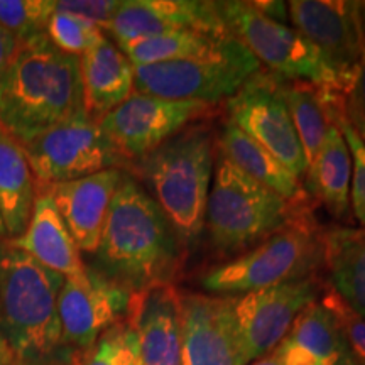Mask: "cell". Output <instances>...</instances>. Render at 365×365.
Here are the masks:
<instances>
[{"instance_id":"d6a6232c","label":"cell","mask_w":365,"mask_h":365,"mask_svg":"<svg viewBox=\"0 0 365 365\" xmlns=\"http://www.w3.org/2000/svg\"><path fill=\"white\" fill-rule=\"evenodd\" d=\"M118 7H120L118 0H63V2L54 0L56 11L70 12L78 17H83V19L102 27L105 33H107V27L113 19V16H115Z\"/></svg>"},{"instance_id":"74e56055","label":"cell","mask_w":365,"mask_h":365,"mask_svg":"<svg viewBox=\"0 0 365 365\" xmlns=\"http://www.w3.org/2000/svg\"><path fill=\"white\" fill-rule=\"evenodd\" d=\"M24 362L19 359V355L16 354V350L12 349L6 336L0 333V365H22Z\"/></svg>"},{"instance_id":"5b68a950","label":"cell","mask_w":365,"mask_h":365,"mask_svg":"<svg viewBox=\"0 0 365 365\" xmlns=\"http://www.w3.org/2000/svg\"><path fill=\"white\" fill-rule=\"evenodd\" d=\"M63 282L61 274L0 240V333L26 365L63 345L58 314Z\"/></svg>"},{"instance_id":"9c48e42d","label":"cell","mask_w":365,"mask_h":365,"mask_svg":"<svg viewBox=\"0 0 365 365\" xmlns=\"http://www.w3.org/2000/svg\"><path fill=\"white\" fill-rule=\"evenodd\" d=\"M36 188L120 170L127 161L85 112L58 122L24 144Z\"/></svg>"},{"instance_id":"9a60e30c","label":"cell","mask_w":365,"mask_h":365,"mask_svg":"<svg viewBox=\"0 0 365 365\" xmlns=\"http://www.w3.org/2000/svg\"><path fill=\"white\" fill-rule=\"evenodd\" d=\"M181 365H245L234 296L181 294Z\"/></svg>"},{"instance_id":"44dd1931","label":"cell","mask_w":365,"mask_h":365,"mask_svg":"<svg viewBox=\"0 0 365 365\" xmlns=\"http://www.w3.org/2000/svg\"><path fill=\"white\" fill-rule=\"evenodd\" d=\"M36 200V181L24 144L0 122V215L9 239L26 230Z\"/></svg>"},{"instance_id":"b9f144b4","label":"cell","mask_w":365,"mask_h":365,"mask_svg":"<svg viewBox=\"0 0 365 365\" xmlns=\"http://www.w3.org/2000/svg\"><path fill=\"white\" fill-rule=\"evenodd\" d=\"M6 237H7V230H6V225H4L2 215H0V240L6 239Z\"/></svg>"},{"instance_id":"f546056e","label":"cell","mask_w":365,"mask_h":365,"mask_svg":"<svg viewBox=\"0 0 365 365\" xmlns=\"http://www.w3.org/2000/svg\"><path fill=\"white\" fill-rule=\"evenodd\" d=\"M319 293V303L331 314L346 352L355 365H365V318L360 317L330 284L322 287Z\"/></svg>"},{"instance_id":"ee69618b","label":"cell","mask_w":365,"mask_h":365,"mask_svg":"<svg viewBox=\"0 0 365 365\" xmlns=\"http://www.w3.org/2000/svg\"><path fill=\"white\" fill-rule=\"evenodd\" d=\"M22 365H26V364H22Z\"/></svg>"},{"instance_id":"3957f363","label":"cell","mask_w":365,"mask_h":365,"mask_svg":"<svg viewBox=\"0 0 365 365\" xmlns=\"http://www.w3.org/2000/svg\"><path fill=\"white\" fill-rule=\"evenodd\" d=\"M181 244L193 245L205 228L215 140L203 122L185 127L134 164Z\"/></svg>"},{"instance_id":"e0dca14e","label":"cell","mask_w":365,"mask_h":365,"mask_svg":"<svg viewBox=\"0 0 365 365\" xmlns=\"http://www.w3.org/2000/svg\"><path fill=\"white\" fill-rule=\"evenodd\" d=\"M124 322L139 365H181V293L175 286L130 293Z\"/></svg>"},{"instance_id":"1f68e13d","label":"cell","mask_w":365,"mask_h":365,"mask_svg":"<svg viewBox=\"0 0 365 365\" xmlns=\"http://www.w3.org/2000/svg\"><path fill=\"white\" fill-rule=\"evenodd\" d=\"M346 100V98H345ZM333 124L339 127L352 156V181H350V210L360 227L365 228V144L350 124L345 102L333 112Z\"/></svg>"},{"instance_id":"7bdbcfd3","label":"cell","mask_w":365,"mask_h":365,"mask_svg":"<svg viewBox=\"0 0 365 365\" xmlns=\"http://www.w3.org/2000/svg\"><path fill=\"white\" fill-rule=\"evenodd\" d=\"M65 365H76V360H75V354H73V355H71V357H70V360H68V362H66Z\"/></svg>"},{"instance_id":"d4e9b609","label":"cell","mask_w":365,"mask_h":365,"mask_svg":"<svg viewBox=\"0 0 365 365\" xmlns=\"http://www.w3.org/2000/svg\"><path fill=\"white\" fill-rule=\"evenodd\" d=\"M279 90L303 148L308 170L325 140L327 130L333 124V112L346 97L336 91L282 78H279Z\"/></svg>"},{"instance_id":"e575fe53","label":"cell","mask_w":365,"mask_h":365,"mask_svg":"<svg viewBox=\"0 0 365 365\" xmlns=\"http://www.w3.org/2000/svg\"><path fill=\"white\" fill-rule=\"evenodd\" d=\"M250 4H252L259 12L269 17V19L282 22V24H284V21H287V2H279V0H276V2H272V0L271 2H266V0H255V2Z\"/></svg>"},{"instance_id":"4316f807","label":"cell","mask_w":365,"mask_h":365,"mask_svg":"<svg viewBox=\"0 0 365 365\" xmlns=\"http://www.w3.org/2000/svg\"><path fill=\"white\" fill-rule=\"evenodd\" d=\"M284 340L308 352L318 365H335L349 354L331 314L322 307L319 301H313L303 308Z\"/></svg>"},{"instance_id":"f35d334b","label":"cell","mask_w":365,"mask_h":365,"mask_svg":"<svg viewBox=\"0 0 365 365\" xmlns=\"http://www.w3.org/2000/svg\"><path fill=\"white\" fill-rule=\"evenodd\" d=\"M247 365H282V364H281L279 355H277V352H276V349H274L271 354L264 355V357L254 360V362H250Z\"/></svg>"},{"instance_id":"ffe728a7","label":"cell","mask_w":365,"mask_h":365,"mask_svg":"<svg viewBox=\"0 0 365 365\" xmlns=\"http://www.w3.org/2000/svg\"><path fill=\"white\" fill-rule=\"evenodd\" d=\"M83 112L98 122L134 93V65L105 36L80 58Z\"/></svg>"},{"instance_id":"836d02e7","label":"cell","mask_w":365,"mask_h":365,"mask_svg":"<svg viewBox=\"0 0 365 365\" xmlns=\"http://www.w3.org/2000/svg\"><path fill=\"white\" fill-rule=\"evenodd\" d=\"M17 49V39L0 26V80L6 75L9 65H11L14 53Z\"/></svg>"},{"instance_id":"484cf974","label":"cell","mask_w":365,"mask_h":365,"mask_svg":"<svg viewBox=\"0 0 365 365\" xmlns=\"http://www.w3.org/2000/svg\"><path fill=\"white\" fill-rule=\"evenodd\" d=\"M234 36H213L205 33H170L135 41L122 51L134 66L158 65L180 59L208 56L225 49Z\"/></svg>"},{"instance_id":"6da1fadb","label":"cell","mask_w":365,"mask_h":365,"mask_svg":"<svg viewBox=\"0 0 365 365\" xmlns=\"http://www.w3.org/2000/svg\"><path fill=\"white\" fill-rule=\"evenodd\" d=\"M95 254V271L135 293L171 284L181 266V240L153 196L124 173Z\"/></svg>"},{"instance_id":"8992f818","label":"cell","mask_w":365,"mask_h":365,"mask_svg":"<svg viewBox=\"0 0 365 365\" xmlns=\"http://www.w3.org/2000/svg\"><path fill=\"white\" fill-rule=\"evenodd\" d=\"M228 33L240 41L254 58L272 75L287 81H299L341 95H350V86L339 71L323 58L294 27L272 21L250 2L227 0L215 2Z\"/></svg>"},{"instance_id":"5bb4252c","label":"cell","mask_w":365,"mask_h":365,"mask_svg":"<svg viewBox=\"0 0 365 365\" xmlns=\"http://www.w3.org/2000/svg\"><path fill=\"white\" fill-rule=\"evenodd\" d=\"M130 293L95 269L65 279L58 298L63 345L85 352L103 331L124 319Z\"/></svg>"},{"instance_id":"52a82bcc","label":"cell","mask_w":365,"mask_h":365,"mask_svg":"<svg viewBox=\"0 0 365 365\" xmlns=\"http://www.w3.org/2000/svg\"><path fill=\"white\" fill-rule=\"evenodd\" d=\"M317 257H322V240L312 217L213 267L202 277V286L215 296L247 294L308 277Z\"/></svg>"},{"instance_id":"ab89813d","label":"cell","mask_w":365,"mask_h":365,"mask_svg":"<svg viewBox=\"0 0 365 365\" xmlns=\"http://www.w3.org/2000/svg\"><path fill=\"white\" fill-rule=\"evenodd\" d=\"M357 11H359L360 26H362V31L365 34V0H364V2H357Z\"/></svg>"},{"instance_id":"cb8c5ba5","label":"cell","mask_w":365,"mask_h":365,"mask_svg":"<svg viewBox=\"0 0 365 365\" xmlns=\"http://www.w3.org/2000/svg\"><path fill=\"white\" fill-rule=\"evenodd\" d=\"M330 286L365 318V228L336 225L319 234Z\"/></svg>"},{"instance_id":"2e32d148","label":"cell","mask_w":365,"mask_h":365,"mask_svg":"<svg viewBox=\"0 0 365 365\" xmlns=\"http://www.w3.org/2000/svg\"><path fill=\"white\" fill-rule=\"evenodd\" d=\"M228 36L215 2L205 0H122L107 33L118 48L170 33Z\"/></svg>"},{"instance_id":"4fadbf2b","label":"cell","mask_w":365,"mask_h":365,"mask_svg":"<svg viewBox=\"0 0 365 365\" xmlns=\"http://www.w3.org/2000/svg\"><path fill=\"white\" fill-rule=\"evenodd\" d=\"M287 16L294 29L323 54L352 90L365 51L357 2L291 0Z\"/></svg>"},{"instance_id":"7c38bea8","label":"cell","mask_w":365,"mask_h":365,"mask_svg":"<svg viewBox=\"0 0 365 365\" xmlns=\"http://www.w3.org/2000/svg\"><path fill=\"white\" fill-rule=\"evenodd\" d=\"M319 291L318 282L308 276L234 298L244 364L271 354L284 340L303 308L317 301Z\"/></svg>"},{"instance_id":"60d3db41","label":"cell","mask_w":365,"mask_h":365,"mask_svg":"<svg viewBox=\"0 0 365 365\" xmlns=\"http://www.w3.org/2000/svg\"><path fill=\"white\" fill-rule=\"evenodd\" d=\"M335 365H355V362L352 360V357H350V355L346 354V355H344V357H341Z\"/></svg>"},{"instance_id":"4dcf8cb0","label":"cell","mask_w":365,"mask_h":365,"mask_svg":"<svg viewBox=\"0 0 365 365\" xmlns=\"http://www.w3.org/2000/svg\"><path fill=\"white\" fill-rule=\"evenodd\" d=\"M73 354L76 365H139L134 340L124 319L103 331L88 350Z\"/></svg>"},{"instance_id":"8fae6325","label":"cell","mask_w":365,"mask_h":365,"mask_svg":"<svg viewBox=\"0 0 365 365\" xmlns=\"http://www.w3.org/2000/svg\"><path fill=\"white\" fill-rule=\"evenodd\" d=\"M228 120L261 144L296 178L307 175V159L289 112L282 100L279 78L259 70L227 100Z\"/></svg>"},{"instance_id":"7402d4cb","label":"cell","mask_w":365,"mask_h":365,"mask_svg":"<svg viewBox=\"0 0 365 365\" xmlns=\"http://www.w3.org/2000/svg\"><path fill=\"white\" fill-rule=\"evenodd\" d=\"M217 148L220 156L228 159L252 180L276 191L282 198L289 202L309 198L308 191L299 182V178H296L284 164L277 161L271 153L250 139L228 118L222 125Z\"/></svg>"},{"instance_id":"83f0119b","label":"cell","mask_w":365,"mask_h":365,"mask_svg":"<svg viewBox=\"0 0 365 365\" xmlns=\"http://www.w3.org/2000/svg\"><path fill=\"white\" fill-rule=\"evenodd\" d=\"M46 36L59 51L81 58L105 38V31L83 17L54 9L46 26Z\"/></svg>"},{"instance_id":"8d00e7d4","label":"cell","mask_w":365,"mask_h":365,"mask_svg":"<svg viewBox=\"0 0 365 365\" xmlns=\"http://www.w3.org/2000/svg\"><path fill=\"white\" fill-rule=\"evenodd\" d=\"M350 97H354L355 102L359 103V107L362 108L365 113V51H364L362 61H360L359 65L357 76H355V83H354L352 91H350Z\"/></svg>"},{"instance_id":"d6986e66","label":"cell","mask_w":365,"mask_h":365,"mask_svg":"<svg viewBox=\"0 0 365 365\" xmlns=\"http://www.w3.org/2000/svg\"><path fill=\"white\" fill-rule=\"evenodd\" d=\"M14 249L21 250L61 274L65 279H75L86 274L76 242L68 230L53 200L43 190H36V200L26 230L16 239H7Z\"/></svg>"},{"instance_id":"d590c367","label":"cell","mask_w":365,"mask_h":365,"mask_svg":"<svg viewBox=\"0 0 365 365\" xmlns=\"http://www.w3.org/2000/svg\"><path fill=\"white\" fill-rule=\"evenodd\" d=\"M345 112H346V117H349L350 124L354 125V129L357 130L360 139H362L365 144V113L362 108L359 107V103L355 102L354 97H350V95H346Z\"/></svg>"},{"instance_id":"f1b7e54d","label":"cell","mask_w":365,"mask_h":365,"mask_svg":"<svg viewBox=\"0 0 365 365\" xmlns=\"http://www.w3.org/2000/svg\"><path fill=\"white\" fill-rule=\"evenodd\" d=\"M53 12L54 0H0V26L22 43L46 34Z\"/></svg>"},{"instance_id":"30bf717a","label":"cell","mask_w":365,"mask_h":365,"mask_svg":"<svg viewBox=\"0 0 365 365\" xmlns=\"http://www.w3.org/2000/svg\"><path fill=\"white\" fill-rule=\"evenodd\" d=\"M213 110L212 103L166 100L134 91L100 118L98 125L125 161H137Z\"/></svg>"},{"instance_id":"277c9868","label":"cell","mask_w":365,"mask_h":365,"mask_svg":"<svg viewBox=\"0 0 365 365\" xmlns=\"http://www.w3.org/2000/svg\"><path fill=\"white\" fill-rule=\"evenodd\" d=\"M307 218H312L309 198L289 202L218 154L205 215L218 254H239Z\"/></svg>"},{"instance_id":"ba28073f","label":"cell","mask_w":365,"mask_h":365,"mask_svg":"<svg viewBox=\"0 0 365 365\" xmlns=\"http://www.w3.org/2000/svg\"><path fill=\"white\" fill-rule=\"evenodd\" d=\"M259 70L261 63L234 38L217 54L134 66V88L159 98L215 105L234 97Z\"/></svg>"},{"instance_id":"7a4b0ae2","label":"cell","mask_w":365,"mask_h":365,"mask_svg":"<svg viewBox=\"0 0 365 365\" xmlns=\"http://www.w3.org/2000/svg\"><path fill=\"white\" fill-rule=\"evenodd\" d=\"M83 112L80 58L41 34L22 43L0 80V122L22 144Z\"/></svg>"},{"instance_id":"603a6c76","label":"cell","mask_w":365,"mask_h":365,"mask_svg":"<svg viewBox=\"0 0 365 365\" xmlns=\"http://www.w3.org/2000/svg\"><path fill=\"white\" fill-rule=\"evenodd\" d=\"M307 191L336 220L350 213L352 156L344 135L335 124L327 130L325 140L307 170Z\"/></svg>"},{"instance_id":"ac0fdd59","label":"cell","mask_w":365,"mask_h":365,"mask_svg":"<svg viewBox=\"0 0 365 365\" xmlns=\"http://www.w3.org/2000/svg\"><path fill=\"white\" fill-rule=\"evenodd\" d=\"M122 176L120 170H105L36 190L46 191L53 200L80 252L95 254Z\"/></svg>"}]
</instances>
